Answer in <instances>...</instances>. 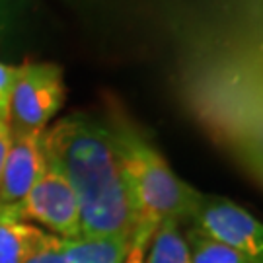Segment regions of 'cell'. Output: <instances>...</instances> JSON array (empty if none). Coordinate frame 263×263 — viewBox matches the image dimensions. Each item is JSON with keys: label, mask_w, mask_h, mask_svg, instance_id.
<instances>
[{"label": "cell", "mask_w": 263, "mask_h": 263, "mask_svg": "<svg viewBox=\"0 0 263 263\" xmlns=\"http://www.w3.org/2000/svg\"><path fill=\"white\" fill-rule=\"evenodd\" d=\"M41 142L74 191L82 236L133 242L137 213L107 123L74 113L45 129Z\"/></svg>", "instance_id": "1"}, {"label": "cell", "mask_w": 263, "mask_h": 263, "mask_svg": "<svg viewBox=\"0 0 263 263\" xmlns=\"http://www.w3.org/2000/svg\"><path fill=\"white\" fill-rule=\"evenodd\" d=\"M119 156L125 183L137 213V234H154L162 220L187 224L201 191L191 187L170 168L162 152L123 113L105 119Z\"/></svg>", "instance_id": "2"}, {"label": "cell", "mask_w": 263, "mask_h": 263, "mask_svg": "<svg viewBox=\"0 0 263 263\" xmlns=\"http://www.w3.org/2000/svg\"><path fill=\"white\" fill-rule=\"evenodd\" d=\"M65 102L63 70L53 63H24L10 100V133H41Z\"/></svg>", "instance_id": "3"}, {"label": "cell", "mask_w": 263, "mask_h": 263, "mask_svg": "<svg viewBox=\"0 0 263 263\" xmlns=\"http://www.w3.org/2000/svg\"><path fill=\"white\" fill-rule=\"evenodd\" d=\"M187 226L242 254L252 263H263V222L228 197L203 193Z\"/></svg>", "instance_id": "4"}, {"label": "cell", "mask_w": 263, "mask_h": 263, "mask_svg": "<svg viewBox=\"0 0 263 263\" xmlns=\"http://www.w3.org/2000/svg\"><path fill=\"white\" fill-rule=\"evenodd\" d=\"M22 220H35L61 238L82 236L76 195L65 174L45 156V168L26 199L12 205Z\"/></svg>", "instance_id": "5"}, {"label": "cell", "mask_w": 263, "mask_h": 263, "mask_svg": "<svg viewBox=\"0 0 263 263\" xmlns=\"http://www.w3.org/2000/svg\"><path fill=\"white\" fill-rule=\"evenodd\" d=\"M41 133H10V148L0 176V205H18L45 168Z\"/></svg>", "instance_id": "6"}, {"label": "cell", "mask_w": 263, "mask_h": 263, "mask_svg": "<svg viewBox=\"0 0 263 263\" xmlns=\"http://www.w3.org/2000/svg\"><path fill=\"white\" fill-rule=\"evenodd\" d=\"M45 232L22 220L12 205H0V263H24Z\"/></svg>", "instance_id": "7"}, {"label": "cell", "mask_w": 263, "mask_h": 263, "mask_svg": "<svg viewBox=\"0 0 263 263\" xmlns=\"http://www.w3.org/2000/svg\"><path fill=\"white\" fill-rule=\"evenodd\" d=\"M144 263H191L185 232L176 220H162L154 230Z\"/></svg>", "instance_id": "8"}, {"label": "cell", "mask_w": 263, "mask_h": 263, "mask_svg": "<svg viewBox=\"0 0 263 263\" xmlns=\"http://www.w3.org/2000/svg\"><path fill=\"white\" fill-rule=\"evenodd\" d=\"M185 240L189 246V261L191 263H252L242 254L211 240L209 236L201 234L193 226H187Z\"/></svg>", "instance_id": "9"}, {"label": "cell", "mask_w": 263, "mask_h": 263, "mask_svg": "<svg viewBox=\"0 0 263 263\" xmlns=\"http://www.w3.org/2000/svg\"><path fill=\"white\" fill-rule=\"evenodd\" d=\"M31 0H0V43L16 33V28L24 22Z\"/></svg>", "instance_id": "10"}, {"label": "cell", "mask_w": 263, "mask_h": 263, "mask_svg": "<svg viewBox=\"0 0 263 263\" xmlns=\"http://www.w3.org/2000/svg\"><path fill=\"white\" fill-rule=\"evenodd\" d=\"M24 263H66L63 238L45 232L43 240H41L37 248L28 255V259Z\"/></svg>", "instance_id": "11"}, {"label": "cell", "mask_w": 263, "mask_h": 263, "mask_svg": "<svg viewBox=\"0 0 263 263\" xmlns=\"http://www.w3.org/2000/svg\"><path fill=\"white\" fill-rule=\"evenodd\" d=\"M18 68L0 63V121L10 125V100L16 82Z\"/></svg>", "instance_id": "12"}, {"label": "cell", "mask_w": 263, "mask_h": 263, "mask_svg": "<svg viewBox=\"0 0 263 263\" xmlns=\"http://www.w3.org/2000/svg\"><path fill=\"white\" fill-rule=\"evenodd\" d=\"M151 244V236L137 234L131 242V250L125 257V263H144V255H146V248Z\"/></svg>", "instance_id": "13"}, {"label": "cell", "mask_w": 263, "mask_h": 263, "mask_svg": "<svg viewBox=\"0 0 263 263\" xmlns=\"http://www.w3.org/2000/svg\"><path fill=\"white\" fill-rule=\"evenodd\" d=\"M238 158H240V162L254 174L255 179L263 185V151L244 152V154H240Z\"/></svg>", "instance_id": "14"}, {"label": "cell", "mask_w": 263, "mask_h": 263, "mask_svg": "<svg viewBox=\"0 0 263 263\" xmlns=\"http://www.w3.org/2000/svg\"><path fill=\"white\" fill-rule=\"evenodd\" d=\"M10 125L8 123L0 121V176H2V168H4V162H6V154L10 148Z\"/></svg>", "instance_id": "15"}]
</instances>
